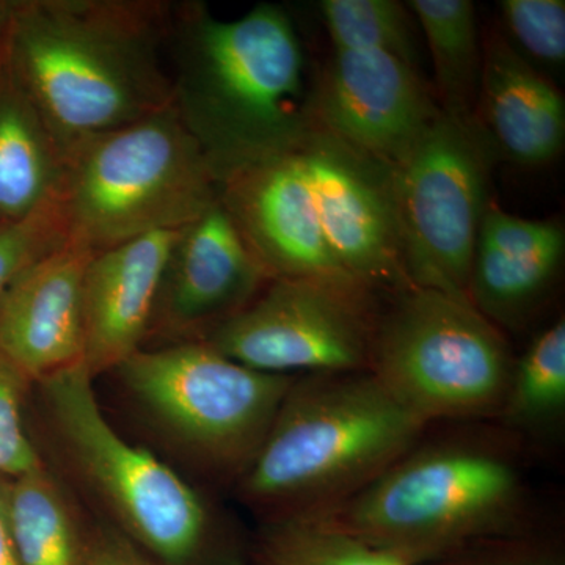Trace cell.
<instances>
[{
    "mask_svg": "<svg viewBox=\"0 0 565 565\" xmlns=\"http://www.w3.org/2000/svg\"><path fill=\"white\" fill-rule=\"evenodd\" d=\"M169 28L166 3L10 0L7 66L66 162L88 141L172 106L159 58Z\"/></svg>",
    "mask_w": 565,
    "mask_h": 565,
    "instance_id": "obj_1",
    "label": "cell"
},
{
    "mask_svg": "<svg viewBox=\"0 0 565 565\" xmlns=\"http://www.w3.org/2000/svg\"><path fill=\"white\" fill-rule=\"evenodd\" d=\"M169 36L172 106L218 188L233 174L294 150L311 131L303 51L281 7L262 3L222 21L188 3L170 17Z\"/></svg>",
    "mask_w": 565,
    "mask_h": 565,
    "instance_id": "obj_2",
    "label": "cell"
},
{
    "mask_svg": "<svg viewBox=\"0 0 565 565\" xmlns=\"http://www.w3.org/2000/svg\"><path fill=\"white\" fill-rule=\"evenodd\" d=\"M427 424L370 371L296 379L241 490L275 515L330 508L407 455Z\"/></svg>",
    "mask_w": 565,
    "mask_h": 565,
    "instance_id": "obj_3",
    "label": "cell"
},
{
    "mask_svg": "<svg viewBox=\"0 0 565 565\" xmlns=\"http://www.w3.org/2000/svg\"><path fill=\"white\" fill-rule=\"evenodd\" d=\"M522 473L503 452L449 444L408 451L340 503L337 525L408 565H430L512 539L522 520Z\"/></svg>",
    "mask_w": 565,
    "mask_h": 565,
    "instance_id": "obj_4",
    "label": "cell"
},
{
    "mask_svg": "<svg viewBox=\"0 0 565 565\" xmlns=\"http://www.w3.org/2000/svg\"><path fill=\"white\" fill-rule=\"evenodd\" d=\"M218 200V184L173 106L70 156L61 206L68 243L93 253L181 230Z\"/></svg>",
    "mask_w": 565,
    "mask_h": 565,
    "instance_id": "obj_5",
    "label": "cell"
},
{
    "mask_svg": "<svg viewBox=\"0 0 565 565\" xmlns=\"http://www.w3.org/2000/svg\"><path fill=\"white\" fill-rule=\"evenodd\" d=\"M512 366L471 300L435 289L411 286L374 329L370 373L426 423L500 414Z\"/></svg>",
    "mask_w": 565,
    "mask_h": 565,
    "instance_id": "obj_6",
    "label": "cell"
},
{
    "mask_svg": "<svg viewBox=\"0 0 565 565\" xmlns=\"http://www.w3.org/2000/svg\"><path fill=\"white\" fill-rule=\"evenodd\" d=\"M40 385L71 457L134 542L159 563L199 564L211 542L206 504L172 468L111 427L85 363Z\"/></svg>",
    "mask_w": 565,
    "mask_h": 565,
    "instance_id": "obj_7",
    "label": "cell"
},
{
    "mask_svg": "<svg viewBox=\"0 0 565 565\" xmlns=\"http://www.w3.org/2000/svg\"><path fill=\"white\" fill-rule=\"evenodd\" d=\"M143 411L223 473L243 475L296 375L263 373L204 341L140 349L117 367Z\"/></svg>",
    "mask_w": 565,
    "mask_h": 565,
    "instance_id": "obj_8",
    "label": "cell"
},
{
    "mask_svg": "<svg viewBox=\"0 0 565 565\" xmlns=\"http://www.w3.org/2000/svg\"><path fill=\"white\" fill-rule=\"evenodd\" d=\"M493 141L476 118L440 114L392 172L404 267L414 288L468 299Z\"/></svg>",
    "mask_w": 565,
    "mask_h": 565,
    "instance_id": "obj_9",
    "label": "cell"
},
{
    "mask_svg": "<svg viewBox=\"0 0 565 565\" xmlns=\"http://www.w3.org/2000/svg\"><path fill=\"white\" fill-rule=\"evenodd\" d=\"M370 292L302 278H273L202 341L263 373L370 371L375 326Z\"/></svg>",
    "mask_w": 565,
    "mask_h": 565,
    "instance_id": "obj_10",
    "label": "cell"
},
{
    "mask_svg": "<svg viewBox=\"0 0 565 565\" xmlns=\"http://www.w3.org/2000/svg\"><path fill=\"white\" fill-rule=\"evenodd\" d=\"M333 258L364 289L411 288L392 170L311 129L299 143Z\"/></svg>",
    "mask_w": 565,
    "mask_h": 565,
    "instance_id": "obj_11",
    "label": "cell"
},
{
    "mask_svg": "<svg viewBox=\"0 0 565 565\" xmlns=\"http://www.w3.org/2000/svg\"><path fill=\"white\" fill-rule=\"evenodd\" d=\"M438 114L411 63L382 51H337L310 122L393 172Z\"/></svg>",
    "mask_w": 565,
    "mask_h": 565,
    "instance_id": "obj_12",
    "label": "cell"
},
{
    "mask_svg": "<svg viewBox=\"0 0 565 565\" xmlns=\"http://www.w3.org/2000/svg\"><path fill=\"white\" fill-rule=\"evenodd\" d=\"M273 280L221 196L180 230L159 289L148 337L202 341Z\"/></svg>",
    "mask_w": 565,
    "mask_h": 565,
    "instance_id": "obj_13",
    "label": "cell"
},
{
    "mask_svg": "<svg viewBox=\"0 0 565 565\" xmlns=\"http://www.w3.org/2000/svg\"><path fill=\"white\" fill-rule=\"evenodd\" d=\"M218 196L273 278H302L370 292L333 258L299 145L233 174Z\"/></svg>",
    "mask_w": 565,
    "mask_h": 565,
    "instance_id": "obj_14",
    "label": "cell"
},
{
    "mask_svg": "<svg viewBox=\"0 0 565 565\" xmlns=\"http://www.w3.org/2000/svg\"><path fill=\"white\" fill-rule=\"evenodd\" d=\"M93 252L66 243L0 297V353L31 382L85 363L84 278Z\"/></svg>",
    "mask_w": 565,
    "mask_h": 565,
    "instance_id": "obj_15",
    "label": "cell"
},
{
    "mask_svg": "<svg viewBox=\"0 0 565 565\" xmlns=\"http://www.w3.org/2000/svg\"><path fill=\"white\" fill-rule=\"evenodd\" d=\"M178 234H145L93 253L84 278L85 366L93 377L117 370L147 340Z\"/></svg>",
    "mask_w": 565,
    "mask_h": 565,
    "instance_id": "obj_16",
    "label": "cell"
},
{
    "mask_svg": "<svg viewBox=\"0 0 565 565\" xmlns=\"http://www.w3.org/2000/svg\"><path fill=\"white\" fill-rule=\"evenodd\" d=\"M564 248V232L556 222L487 210L468 282L471 303L489 321H514L544 296L563 262Z\"/></svg>",
    "mask_w": 565,
    "mask_h": 565,
    "instance_id": "obj_17",
    "label": "cell"
},
{
    "mask_svg": "<svg viewBox=\"0 0 565 565\" xmlns=\"http://www.w3.org/2000/svg\"><path fill=\"white\" fill-rule=\"evenodd\" d=\"M487 134L508 158L542 166L563 150V95L500 36L487 46L481 70Z\"/></svg>",
    "mask_w": 565,
    "mask_h": 565,
    "instance_id": "obj_18",
    "label": "cell"
},
{
    "mask_svg": "<svg viewBox=\"0 0 565 565\" xmlns=\"http://www.w3.org/2000/svg\"><path fill=\"white\" fill-rule=\"evenodd\" d=\"M66 158L6 65L0 74V223L61 202Z\"/></svg>",
    "mask_w": 565,
    "mask_h": 565,
    "instance_id": "obj_19",
    "label": "cell"
},
{
    "mask_svg": "<svg viewBox=\"0 0 565 565\" xmlns=\"http://www.w3.org/2000/svg\"><path fill=\"white\" fill-rule=\"evenodd\" d=\"M7 527L20 565H85L73 512L46 468L3 482Z\"/></svg>",
    "mask_w": 565,
    "mask_h": 565,
    "instance_id": "obj_20",
    "label": "cell"
},
{
    "mask_svg": "<svg viewBox=\"0 0 565 565\" xmlns=\"http://www.w3.org/2000/svg\"><path fill=\"white\" fill-rule=\"evenodd\" d=\"M408 9L422 22L433 54L438 90L445 114L475 118V102L481 85V55L470 0H412Z\"/></svg>",
    "mask_w": 565,
    "mask_h": 565,
    "instance_id": "obj_21",
    "label": "cell"
},
{
    "mask_svg": "<svg viewBox=\"0 0 565 565\" xmlns=\"http://www.w3.org/2000/svg\"><path fill=\"white\" fill-rule=\"evenodd\" d=\"M255 565H408L337 525L322 511L274 515L253 552Z\"/></svg>",
    "mask_w": 565,
    "mask_h": 565,
    "instance_id": "obj_22",
    "label": "cell"
},
{
    "mask_svg": "<svg viewBox=\"0 0 565 565\" xmlns=\"http://www.w3.org/2000/svg\"><path fill=\"white\" fill-rule=\"evenodd\" d=\"M565 408V322L539 333L512 366L500 414L515 429L544 430L559 422Z\"/></svg>",
    "mask_w": 565,
    "mask_h": 565,
    "instance_id": "obj_23",
    "label": "cell"
},
{
    "mask_svg": "<svg viewBox=\"0 0 565 565\" xmlns=\"http://www.w3.org/2000/svg\"><path fill=\"white\" fill-rule=\"evenodd\" d=\"M323 22L337 51H382L414 62L407 10L394 0H323Z\"/></svg>",
    "mask_w": 565,
    "mask_h": 565,
    "instance_id": "obj_24",
    "label": "cell"
},
{
    "mask_svg": "<svg viewBox=\"0 0 565 565\" xmlns=\"http://www.w3.org/2000/svg\"><path fill=\"white\" fill-rule=\"evenodd\" d=\"M66 243L68 230L61 202L24 221L0 223V297L25 267Z\"/></svg>",
    "mask_w": 565,
    "mask_h": 565,
    "instance_id": "obj_25",
    "label": "cell"
},
{
    "mask_svg": "<svg viewBox=\"0 0 565 565\" xmlns=\"http://www.w3.org/2000/svg\"><path fill=\"white\" fill-rule=\"evenodd\" d=\"M31 384L0 353V479L11 481L44 467L22 422V397Z\"/></svg>",
    "mask_w": 565,
    "mask_h": 565,
    "instance_id": "obj_26",
    "label": "cell"
},
{
    "mask_svg": "<svg viewBox=\"0 0 565 565\" xmlns=\"http://www.w3.org/2000/svg\"><path fill=\"white\" fill-rule=\"evenodd\" d=\"M501 13L512 36L527 54L550 65L564 63V0H503Z\"/></svg>",
    "mask_w": 565,
    "mask_h": 565,
    "instance_id": "obj_27",
    "label": "cell"
},
{
    "mask_svg": "<svg viewBox=\"0 0 565 565\" xmlns=\"http://www.w3.org/2000/svg\"><path fill=\"white\" fill-rule=\"evenodd\" d=\"M430 565H563L559 557L512 539L489 542Z\"/></svg>",
    "mask_w": 565,
    "mask_h": 565,
    "instance_id": "obj_28",
    "label": "cell"
},
{
    "mask_svg": "<svg viewBox=\"0 0 565 565\" xmlns=\"http://www.w3.org/2000/svg\"><path fill=\"white\" fill-rule=\"evenodd\" d=\"M85 565H166L121 535L104 533L87 545Z\"/></svg>",
    "mask_w": 565,
    "mask_h": 565,
    "instance_id": "obj_29",
    "label": "cell"
},
{
    "mask_svg": "<svg viewBox=\"0 0 565 565\" xmlns=\"http://www.w3.org/2000/svg\"><path fill=\"white\" fill-rule=\"evenodd\" d=\"M0 565H20L14 555L13 545H11L9 527H7L2 479H0Z\"/></svg>",
    "mask_w": 565,
    "mask_h": 565,
    "instance_id": "obj_30",
    "label": "cell"
},
{
    "mask_svg": "<svg viewBox=\"0 0 565 565\" xmlns=\"http://www.w3.org/2000/svg\"><path fill=\"white\" fill-rule=\"evenodd\" d=\"M10 0H0V74L7 65V41H9Z\"/></svg>",
    "mask_w": 565,
    "mask_h": 565,
    "instance_id": "obj_31",
    "label": "cell"
}]
</instances>
